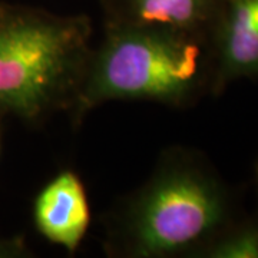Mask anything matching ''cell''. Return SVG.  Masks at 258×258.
<instances>
[{"label":"cell","mask_w":258,"mask_h":258,"mask_svg":"<svg viewBox=\"0 0 258 258\" xmlns=\"http://www.w3.org/2000/svg\"><path fill=\"white\" fill-rule=\"evenodd\" d=\"M85 15L0 8V115L35 122L72 111L92 52Z\"/></svg>","instance_id":"obj_1"},{"label":"cell","mask_w":258,"mask_h":258,"mask_svg":"<svg viewBox=\"0 0 258 258\" xmlns=\"http://www.w3.org/2000/svg\"><path fill=\"white\" fill-rule=\"evenodd\" d=\"M207 39L175 30L105 25L92 47L72 108L76 122L112 101L182 106L201 91L210 72Z\"/></svg>","instance_id":"obj_2"},{"label":"cell","mask_w":258,"mask_h":258,"mask_svg":"<svg viewBox=\"0 0 258 258\" xmlns=\"http://www.w3.org/2000/svg\"><path fill=\"white\" fill-rule=\"evenodd\" d=\"M227 214L221 185L191 159L174 154L120 208L111 244L126 257H175L211 240Z\"/></svg>","instance_id":"obj_3"},{"label":"cell","mask_w":258,"mask_h":258,"mask_svg":"<svg viewBox=\"0 0 258 258\" xmlns=\"http://www.w3.org/2000/svg\"><path fill=\"white\" fill-rule=\"evenodd\" d=\"M208 39L215 92L242 78H258V0H221Z\"/></svg>","instance_id":"obj_4"},{"label":"cell","mask_w":258,"mask_h":258,"mask_svg":"<svg viewBox=\"0 0 258 258\" xmlns=\"http://www.w3.org/2000/svg\"><path fill=\"white\" fill-rule=\"evenodd\" d=\"M37 231L68 252H75L86 235L91 210L81 178L62 171L37 194L33 204Z\"/></svg>","instance_id":"obj_5"},{"label":"cell","mask_w":258,"mask_h":258,"mask_svg":"<svg viewBox=\"0 0 258 258\" xmlns=\"http://www.w3.org/2000/svg\"><path fill=\"white\" fill-rule=\"evenodd\" d=\"M105 25L175 30L208 40L221 0H102Z\"/></svg>","instance_id":"obj_6"},{"label":"cell","mask_w":258,"mask_h":258,"mask_svg":"<svg viewBox=\"0 0 258 258\" xmlns=\"http://www.w3.org/2000/svg\"><path fill=\"white\" fill-rule=\"evenodd\" d=\"M207 255L212 258H258V225H247L211 242Z\"/></svg>","instance_id":"obj_7"}]
</instances>
